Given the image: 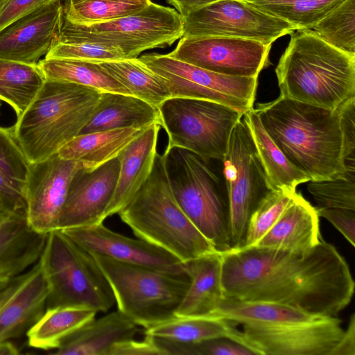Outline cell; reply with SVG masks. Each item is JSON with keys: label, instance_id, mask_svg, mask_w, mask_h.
<instances>
[{"label": "cell", "instance_id": "obj_1", "mask_svg": "<svg viewBox=\"0 0 355 355\" xmlns=\"http://www.w3.org/2000/svg\"><path fill=\"white\" fill-rule=\"evenodd\" d=\"M224 297L284 304L336 316L351 302L355 284L337 249L322 238L309 250L256 245L221 253Z\"/></svg>", "mask_w": 355, "mask_h": 355}, {"label": "cell", "instance_id": "obj_2", "mask_svg": "<svg viewBox=\"0 0 355 355\" xmlns=\"http://www.w3.org/2000/svg\"><path fill=\"white\" fill-rule=\"evenodd\" d=\"M254 110L292 165L321 181L345 176L338 107L329 110L279 96Z\"/></svg>", "mask_w": 355, "mask_h": 355}, {"label": "cell", "instance_id": "obj_3", "mask_svg": "<svg viewBox=\"0 0 355 355\" xmlns=\"http://www.w3.org/2000/svg\"><path fill=\"white\" fill-rule=\"evenodd\" d=\"M280 95L336 110L355 97V55L323 41L310 29L297 30L275 68Z\"/></svg>", "mask_w": 355, "mask_h": 355}, {"label": "cell", "instance_id": "obj_4", "mask_svg": "<svg viewBox=\"0 0 355 355\" xmlns=\"http://www.w3.org/2000/svg\"><path fill=\"white\" fill-rule=\"evenodd\" d=\"M100 94L89 87L45 80L12 127L29 164L57 153L78 135L93 113Z\"/></svg>", "mask_w": 355, "mask_h": 355}, {"label": "cell", "instance_id": "obj_5", "mask_svg": "<svg viewBox=\"0 0 355 355\" xmlns=\"http://www.w3.org/2000/svg\"><path fill=\"white\" fill-rule=\"evenodd\" d=\"M118 214L139 239L182 262L217 252L182 211L171 191L162 154L130 202Z\"/></svg>", "mask_w": 355, "mask_h": 355}, {"label": "cell", "instance_id": "obj_6", "mask_svg": "<svg viewBox=\"0 0 355 355\" xmlns=\"http://www.w3.org/2000/svg\"><path fill=\"white\" fill-rule=\"evenodd\" d=\"M162 155L171 191L182 211L217 252L230 250L225 184L209 162L188 150L166 147Z\"/></svg>", "mask_w": 355, "mask_h": 355}, {"label": "cell", "instance_id": "obj_7", "mask_svg": "<svg viewBox=\"0 0 355 355\" xmlns=\"http://www.w3.org/2000/svg\"><path fill=\"white\" fill-rule=\"evenodd\" d=\"M39 263L48 286L46 309L76 307L106 312L115 303L93 255L62 230L46 234Z\"/></svg>", "mask_w": 355, "mask_h": 355}, {"label": "cell", "instance_id": "obj_8", "mask_svg": "<svg viewBox=\"0 0 355 355\" xmlns=\"http://www.w3.org/2000/svg\"><path fill=\"white\" fill-rule=\"evenodd\" d=\"M92 254L111 286L117 310L137 326L146 329L175 316L190 284L187 272L162 270Z\"/></svg>", "mask_w": 355, "mask_h": 355}, {"label": "cell", "instance_id": "obj_9", "mask_svg": "<svg viewBox=\"0 0 355 355\" xmlns=\"http://www.w3.org/2000/svg\"><path fill=\"white\" fill-rule=\"evenodd\" d=\"M182 36L180 15L151 1L137 13L90 24L71 22L62 15L53 41L115 47L126 58H136L144 51L170 46Z\"/></svg>", "mask_w": 355, "mask_h": 355}, {"label": "cell", "instance_id": "obj_10", "mask_svg": "<svg viewBox=\"0 0 355 355\" xmlns=\"http://www.w3.org/2000/svg\"><path fill=\"white\" fill-rule=\"evenodd\" d=\"M166 147L188 150L205 161H222L232 131L243 116L227 105L204 99L171 97L159 107Z\"/></svg>", "mask_w": 355, "mask_h": 355}, {"label": "cell", "instance_id": "obj_11", "mask_svg": "<svg viewBox=\"0 0 355 355\" xmlns=\"http://www.w3.org/2000/svg\"><path fill=\"white\" fill-rule=\"evenodd\" d=\"M222 162L229 199L232 249H239L244 246L251 215L271 190L243 117L232 131Z\"/></svg>", "mask_w": 355, "mask_h": 355}, {"label": "cell", "instance_id": "obj_12", "mask_svg": "<svg viewBox=\"0 0 355 355\" xmlns=\"http://www.w3.org/2000/svg\"><path fill=\"white\" fill-rule=\"evenodd\" d=\"M139 59L164 80L171 97L211 101L243 114L253 108L257 77L217 73L176 60L168 54L150 53Z\"/></svg>", "mask_w": 355, "mask_h": 355}, {"label": "cell", "instance_id": "obj_13", "mask_svg": "<svg viewBox=\"0 0 355 355\" xmlns=\"http://www.w3.org/2000/svg\"><path fill=\"white\" fill-rule=\"evenodd\" d=\"M183 20V36H223L272 44L296 28L242 0H218L196 9Z\"/></svg>", "mask_w": 355, "mask_h": 355}, {"label": "cell", "instance_id": "obj_14", "mask_svg": "<svg viewBox=\"0 0 355 355\" xmlns=\"http://www.w3.org/2000/svg\"><path fill=\"white\" fill-rule=\"evenodd\" d=\"M272 44L223 36H182L171 57L217 73L257 77L270 65Z\"/></svg>", "mask_w": 355, "mask_h": 355}, {"label": "cell", "instance_id": "obj_15", "mask_svg": "<svg viewBox=\"0 0 355 355\" xmlns=\"http://www.w3.org/2000/svg\"><path fill=\"white\" fill-rule=\"evenodd\" d=\"M245 346L255 355H329L344 329L336 316L273 326L242 324Z\"/></svg>", "mask_w": 355, "mask_h": 355}, {"label": "cell", "instance_id": "obj_16", "mask_svg": "<svg viewBox=\"0 0 355 355\" xmlns=\"http://www.w3.org/2000/svg\"><path fill=\"white\" fill-rule=\"evenodd\" d=\"M80 166L58 153L29 164L25 188L26 218L35 231L48 234L58 230L71 180Z\"/></svg>", "mask_w": 355, "mask_h": 355}, {"label": "cell", "instance_id": "obj_17", "mask_svg": "<svg viewBox=\"0 0 355 355\" xmlns=\"http://www.w3.org/2000/svg\"><path fill=\"white\" fill-rule=\"evenodd\" d=\"M119 169L118 157L92 171L80 166L71 180L58 230L103 223L116 189Z\"/></svg>", "mask_w": 355, "mask_h": 355}, {"label": "cell", "instance_id": "obj_18", "mask_svg": "<svg viewBox=\"0 0 355 355\" xmlns=\"http://www.w3.org/2000/svg\"><path fill=\"white\" fill-rule=\"evenodd\" d=\"M61 230L91 254L144 267L186 272L184 263L171 253L141 239L116 233L103 223Z\"/></svg>", "mask_w": 355, "mask_h": 355}, {"label": "cell", "instance_id": "obj_19", "mask_svg": "<svg viewBox=\"0 0 355 355\" xmlns=\"http://www.w3.org/2000/svg\"><path fill=\"white\" fill-rule=\"evenodd\" d=\"M48 286L39 261L0 291V343L21 337L46 309Z\"/></svg>", "mask_w": 355, "mask_h": 355}, {"label": "cell", "instance_id": "obj_20", "mask_svg": "<svg viewBox=\"0 0 355 355\" xmlns=\"http://www.w3.org/2000/svg\"><path fill=\"white\" fill-rule=\"evenodd\" d=\"M62 15L58 0L8 26L0 32V59L37 64L50 50Z\"/></svg>", "mask_w": 355, "mask_h": 355}, {"label": "cell", "instance_id": "obj_21", "mask_svg": "<svg viewBox=\"0 0 355 355\" xmlns=\"http://www.w3.org/2000/svg\"><path fill=\"white\" fill-rule=\"evenodd\" d=\"M160 124L148 126L118 156L120 169L112 198L105 218L118 214L149 177L157 155Z\"/></svg>", "mask_w": 355, "mask_h": 355}, {"label": "cell", "instance_id": "obj_22", "mask_svg": "<svg viewBox=\"0 0 355 355\" xmlns=\"http://www.w3.org/2000/svg\"><path fill=\"white\" fill-rule=\"evenodd\" d=\"M321 239L316 208L295 192L275 223L254 245L304 252L316 246Z\"/></svg>", "mask_w": 355, "mask_h": 355}, {"label": "cell", "instance_id": "obj_23", "mask_svg": "<svg viewBox=\"0 0 355 355\" xmlns=\"http://www.w3.org/2000/svg\"><path fill=\"white\" fill-rule=\"evenodd\" d=\"M184 264L190 284L175 315H211L224 297L221 253L205 254Z\"/></svg>", "mask_w": 355, "mask_h": 355}, {"label": "cell", "instance_id": "obj_24", "mask_svg": "<svg viewBox=\"0 0 355 355\" xmlns=\"http://www.w3.org/2000/svg\"><path fill=\"white\" fill-rule=\"evenodd\" d=\"M137 325L119 310L87 322L65 338L55 355H107L115 343L133 338Z\"/></svg>", "mask_w": 355, "mask_h": 355}, {"label": "cell", "instance_id": "obj_25", "mask_svg": "<svg viewBox=\"0 0 355 355\" xmlns=\"http://www.w3.org/2000/svg\"><path fill=\"white\" fill-rule=\"evenodd\" d=\"M46 234L33 230L26 214L9 216L0 226V280H10L35 264Z\"/></svg>", "mask_w": 355, "mask_h": 355}, {"label": "cell", "instance_id": "obj_26", "mask_svg": "<svg viewBox=\"0 0 355 355\" xmlns=\"http://www.w3.org/2000/svg\"><path fill=\"white\" fill-rule=\"evenodd\" d=\"M153 123L161 125L157 107L134 96L101 92L96 107L80 134L128 127L147 128Z\"/></svg>", "mask_w": 355, "mask_h": 355}, {"label": "cell", "instance_id": "obj_27", "mask_svg": "<svg viewBox=\"0 0 355 355\" xmlns=\"http://www.w3.org/2000/svg\"><path fill=\"white\" fill-rule=\"evenodd\" d=\"M146 128H121L80 134L63 146L58 155L92 171L118 157Z\"/></svg>", "mask_w": 355, "mask_h": 355}, {"label": "cell", "instance_id": "obj_28", "mask_svg": "<svg viewBox=\"0 0 355 355\" xmlns=\"http://www.w3.org/2000/svg\"><path fill=\"white\" fill-rule=\"evenodd\" d=\"M211 315L227 320L236 326H273L311 322L324 316L272 302L242 301L224 297Z\"/></svg>", "mask_w": 355, "mask_h": 355}, {"label": "cell", "instance_id": "obj_29", "mask_svg": "<svg viewBox=\"0 0 355 355\" xmlns=\"http://www.w3.org/2000/svg\"><path fill=\"white\" fill-rule=\"evenodd\" d=\"M29 162L12 128L0 127V211L26 214L25 188Z\"/></svg>", "mask_w": 355, "mask_h": 355}, {"label": "cell", "instance_id": "obj_30", "mask_svg": "<svg viewBox=\"0 0 355 355\" xmlns=\"http://www.w3.org/2000/svg\"><path fill=\"white\" fill-rule=\"evenodd\" d=\"M236 325L214 315L176 316L145 329V335L182 343H196L228 338L244 346ZM246 347V346H245Z\"/></svg>", "mask_w": 355, "mask_h": 355}, {"label": "cell", "instance_id": "obj_31", "mask_svg": "<svg viewBox=\"0 0 355 355\" xmlns=\"http://www.w3.org/2000/svg\"><path fill=\"white\" fill-rule=\"evenodd\" d=\"M243 119L252 136L271 190L296 191L297 185L311 181L287 159L263 128L254 107Z\"/></svg>", "mask_w": 355, "mask_h": 355}, {"label": "cell", "instance_id": "obj_32", "mask_svg": "<svg viewBox=\"0 0 355 355\" xmlns=\"http://www.w3.org/2000/svg\"><path fill=\"white\" fill-rule=\"evenodd\" d=\"M97 312L76 307L46 309L26 332L28 345L42 350H55L63 340L94 319Z\"/></svg>", "mask_w": 355, "mask_h": 355}, {"label": "cell", "instance_id": "obj_33", "mask_svg": "<svg viewBox=\"0 0 355 355\" xmlns=\"http://www.w3.org/2000/svg\"><path fill=\"white\" fill-rule=\"evenodd\" d=\"M37 65L46 80H58L89 87L100 92L131 95L97 62L74 59L44 58Z\"/></svg>", "mask_w": 355, "mask_h": 355}, {"label": "cell", "instance_id": "obj_34", "mask_svg": "<svg viewBox=\"0 0 355 355\" xmlns=\"http://www.w3.org/2000/svg\"><path fill=\"white\" fill-rule=\"evenodd\" d=\"M97 63L124 86L132 96L157 108L171 97L164 80L148 69L138 58Z\"/></svg>", "mask_w": 355, "mask_h": 355}, {"label": "cell", "instance_id": "obj_35", "mask_svg": "<svg viewBox=\"0 0 355 355\" xmlns=\"http://www.w3.org/2000/svg\"><path fill=\"white\" fill-rule=\"evenodd\" d=\"M45 78L37 64L0 59V100L19 116L32 102Z\"/></svg>", "mask_w": 355, "mask_h": 355}, {"label": "cell", "instance_id": "obj_36", "mask_svg": "<svg viewBox=\"0 0 355 355\" xmlns=\"http://www.w3.org/2000/svg\"><path fill=\"white\" fill-rule=\"evenodd\" d=\"M284 20L297 30L311 29L344 0H242Z\"/></svg>", "mask_w": 355, "mask_h": 355}, {"label": "cell", "instance_id": "obj_37", "mask_svg": "<svg viewBox=\"0 0 355 355\" xmlns=\"http://www.w3.org/2000/svg\"><path fill=\"white\" fill-rule=\"evenodd\" d=\"M150 0H64L63 16L69 21L90 24L139 12Z\"/></svg>", "mask_w": 355, "mask_h": 355}, {"label": "cell", "instance_id": "obj_38", "mask_svg": "<svg viewBox=\"0 0 355 355\" xmlns=\"http://www.w3.org/2000/svg\"><path fill=\"white\" fill-rule=\"evenodd\" d=\"M310 30L334 48L355 55V0H344Z\"/></svg>", "mask_w": 355, "mask_h": 355}, {"label": "cell", "instance_id": "obj_39", "mask_svg": "<svg viewBox=\"0 0 355 355\" xmlns=\"http://www.w3.org/2000/svg\"><path fill=\"white\" fill-rule=\"evenodd\" d=\"M308 191L318 206L355 210V166H347L345 176L327 180L309 181Z\"/></svg>", "mask_w": 355, "mask_h": 355}, {"label": "cell", "instance_id": "obj_40", "mask_svg": "<svg viewBox=\"0 0 355 355\" xmlns=\"http://www.w3.org/2000/svg\"><path fill=\"white\" fill-rule=\"evenodd\" d=\"M295 192L270 190L267 193L251 215L243 248L254 245L265 235L279 218Z\"/></svg>", "mask_w": 355, "mask_h": 355}, {"label": "cell", "instance_id": "obj_41", "mask_svg": "<svg viewBox=\"0 0 355 355\" xmlns=\"http://www.w3.org/2000/svg\"><path fill=\"white\" fill-rule=\"evenodd\" d=\"M153 338L164 355H255L247 347L228 338H214L196 343H182Z\"/></svg>", "mask_w": 355, "mask_h": 355}, {"label": "cell", "instance_id": "obj_42", "mask_svg": "<svg viewBox=\"0 0 355 355\" xmlns=\"http://www.w3.org/2000/svg\"><path fill=\"white\" fill-rule=\"evenodd\" d=\"M45 58H64L101 62L125 59L118 48L90 43H67L53 41Z\"/></svg>", "mask_w": 355, "mask_h": 355}, {"label": "cell", "instance_id": "obj_43", "mask_svg": "<svg viewBox=\"0 0 355 355\" xmlns=\"http://www.w3.org/2000/svg\"><path fill=\"white\" fill-rule=\"evenodd\" d=\"M343 137V157L346 164H355V97L338 107Z\"/></svg>", "mask_w": 355, "mask_h": 355}, {"label": "cell", "instance_id": "obj_44", "mask_svg": "<svg viewBox=\"0 0 355 355\" xmlns=\"http://www.w3.org/2000/svg\"><path fill=\"white\" fill-rule=\"evenodd\" d=\"M58 0H0V32L10 24Z\"/></svg>", "mask_w": 355, "mask_h": 355}, {"label": "cell", "instance_id": "obj_45", "mask_svg": "<svg viewBox=\"0 0 355 355\" xmlns=\"http://www.w3.org/2000/svg\"><path fill=\"white\" fill-rule=\"evenodd\" d=\"M319 216L330 222L352 245H355V210L315 207Z\"/></svg>", "mask_w": 355, "mask_h": 355}, {"label": "cell", "instance_id": "obj_46", "mask_svg": "<svg viewBox=\"0 0 355 355\" xmlns=\"http://www.w3.org/2000/svg\"><path fill=\"white\" fill-rule=\"evenodd\" d=\"M107 355H164L154 338L145 335L143 340L130 338L113 345Z\"/></svg>", "mask_w": 355, "mask_h": 355}, {"label": "cell", "instance_id": "obj_47", "mask_svg": "<svg viewBox=\"0 0 355 355\" xmlns=\"http://www.w3.org/2000/svg\"><path fill=\"white\" fill-rule=\"evenodd\" d=\"M329 355H355V315L352 313L348 326Z\"/></svg>", "mask_w": 355, "mask_h": 355}, {"label": "cell", "instance_id": "obj_48", "mask_svg": "<svg viewBox=\"0 0 355 355\" xmlns=\"http://www.w3.org/2000/svg\"><path fill=\"white\" fill-rule=\"evenodd\" d=\"M184 18L191 12L218 0H166Z\"/></svg>", "mask_w": 355, "mask_h": 355}, {"label": "cell", "instance_id": "obj_49", "mask_svg": "<svg viewBox=\"0 0 355 355\" xmlns=\"http://www.w3.org/2000/svg\"><path fill=\"white\" fill-rule=\"evenodd\" d=\"M19 354L18 348L11 340L0 343V355H17Z\"/></svg>", "mask_w": 355, "mask_h": 355}, {"label": "cell", "instance_id": "obj_50", "mask_svg": "<svg viewBox=\"0 0 355 355\" xmlns=\"http://www.w3.org/2000/svg\"><path fill=\"white\" fill-rule=\"evenodd\" d=\"M10 216L0 211V226L4 223L7 218Z\"/></svg>", "mask_w": 355, "mask_h": 355}, {"label": "cell", "instance_id": "obj_51", "mask_svg": "<svg viewBox=\"0 0 355 355\" xmlns=\"http://www.w3.org/2000/svg\"><path fill=\"white\" fill-rule=\"evenodd\" d=\"M9 280H0V291L7 285Z\"/></svg>", "mask_w": 355, "mask_h": 355}, {"label": "cell", "instance_id": "obj_52", "mask_svg": "<svg viewBox=\"0 0 355 355\" xmlns=\"http://www.w3.org/2000/svg\"><path fill=\"white\" fill-rule=\"evenodd\" d=\"M0 107H1V103H0Z\"/></svg>", "mask_w": 355, "mask_h": 355}]
</instances>
